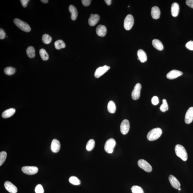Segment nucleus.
<instances>
[{
    "label": "nucleus",
    "mask_w": 193,
    "mask_h": 193,
    "mask_svg": "<svg viewBox=\"0 0 193 193\" xmlns=\"http://www.w3.org/2000/svg\"><path fill=\"white\" fill-rule=\"evenodd\" d=\"M138 164L139 167L147 172H150L152 171V168L151 166L146 160L143 159L139 160Z\"/></svg>",
    "instance_id": "nucleus-6"
},
{
    "label": "nucleus",
    "mask_w": 193,
    "mask_h": 193,
    "mask_svg": "<svg viewBox=\"0 0 193 193\" xmlns=\"http://www.w3.org/2000/svg\"><path fill=\"white\" fill-rule=\"evenodd\" d=\"M180 11V6L177 3H174L171 7V13L174 17L178 16Z\"/></svg>",
    "instance_id": "nucleus-19"
},
{
    "label": "nucleus",
    "mask_w": 193,
    "mask_h": 193,
    "mask_svg": "<svg viewBox=\"0 0 193 193\" xmlns=\"http://www.w3.org/2000/svg\"><path fill=\"white\" fill-rule=\"evenodd\" d=\"M132 193H144L142 188L138 186H133L131 188Z\"/></svg>",
    "instance_id": "nucleus-34"
},
{
    "label": "nucleus",
    "mask_w": 193,
    "mask_h": 193,
    "mask_svg": "<svg viewBox=\"0 0 193 193\" xmlns=\"http://www.w3.org/2000/svg\"><path fill=\"white\" fill-rule=\"evenodd\" d=\"M178 190H181V189L180 188H179L178 189Z\"/></svg>",
    "instance_id": "nucleus-44"
},
{
    "label": "nucleus",
    "mask_w": 193,
    "mask_h": 193,
    "mask_svg": "<svg viewBox=\"0 0 193 193\" xmlns=\"http://www.w3.org/2000/svg\"><path fill=\"white\" fill-rule=\"evenodd\" d=\"M160 110L163 112H164L168 110V105L166 99H164L162 100V104L160 106Z\"/></svg>",
    "instance_id": "nucleus-31"
},
{
    "label": "nucleus",
    "mask_w": 193,
    "mask_h": 193,
    "mask_svg": "<svg viewBox=\"0 0 193 193\" xmlns=\"http://www.w3.org/2000/svg\"><path fill=\"white\" fill-rule=\"evenodd\" d=\"M42 40L44 43L46 45L50 44L52 42V38L48 34H45L43 35Z\"/></svg>",
    "instance_id": "nucleus-28"
},
{
    "label": "nucleus",
    "mask_w": 193,
    "mask_h": 193,
    "mask_svg": "<svg viewBox=\"0 0 193 193\" xmlns=\"http://www.w3.org/2000/svg\"><path fill=\"white\" fill-rule=\"evenodd\" d=\"M69 12L71 13V18L72 20L75 21L77 18L78 13L76 7L73 5H71L69 8Z\"/></svg>",
    "instance_id": "nucleus-21"
},
{
    "label": "nucleus",
    "mask_w": 193,
    "mask_h": 193,
    "mask_svg": "<svg viewBox=\"0 0 193 193\" xmlns=\"http://www.w3.org/2000/svg\"><path fill=\"white\" fill-rule=\"evenodd\" d=\"M193 120V107H190L187 110L185 116L184 121L186 124H190Z\"/></svg>",
    "instance_id": "nucleus-11"
},
{
    "label": "nucleus",
    "mask_w": 193,
    "mask_h": 193,
    "mask_svg": "<svg viewBox=\"0 0 193 193\" xmlns=\"http://www.w3.org/2000/svg\"><path fill=\"white\" fill-rule=\"evenodd\" d=\"M96 32L97 35L101 37L105 36L107 33V28L104 25H99L96 28Z\"/></svg>",
    "instance_id": "nucleus-17"
},
{
    "label": "nucleus",
    "mask_w": 193,
    "mask_h": 193,
    "mask_svg": "<svg viewBox=\"0 0 193 193\" xmlns=\"http://www.w3.org/2000/svg\"><path fill=\"white\" fill-rule=\"evenodd\" d=\"M137 56L138 57V59L140 60L142 63H144L147 61V57L146 54L144 51L142 49H139L138 51Z\"/></svg>",
    "instance_id": "nucleus-20"
},
{
    "label": "nucleus",
    "mask_w": 193,
    "mask_h": 193,
    "mask_svg": "<svg viewBox=\"0 0 193 193\" xmlns=\"http://www.w3.org/2000/svg\"><path fill=\"white\" fill-rule=\"evenodd\" d=\"M152 103L154 105H156L159 103V99L157 96H154L152 98L151 100Z\"/></svg>",
    "instance_id": "nucleus-37"
},
{
    "label": "nucleus",
    "mask_w": 193,
    "mask_h": 193,
    "mask_svg": "<svg viewBox=\"0 0 193 193\" xmlns=\"http://www.w3.org/2000/svg\"><path fill=\"white\" fill-rule=\"evenodd\" d=\"M186 47L189 50L193 51V41H190L186 45Z\"/></svg>",
    "instance_id": "nucleus-36"
},
{
    "label": "nucleus",
    "mask_w": 193,
    "mask_h": 193,
    "mask_svg": "<svg viewBox=\"0 0 193 193\" xmlns=\"http://www.w3.org/2000/svg\"><path fill=\"white\" fill-rule=\"evenodd\" d=\"M21 3L23 7L25 8L27 5L28 3L29 2V0H21Z\"/></svg>",
    "instance_id": "nucleus-41"
},
{
    "label": "nucleus",
    "mask_w": 193,
    "mask_h": 193,
    "mask_svg": "<svg viewBox=\"0 0 193 193\" xmlns=\"http://www.w3.org/2000/svg\"><path fill=\"white\" fill-rule=\"evenodd\" d=\"M27 55L28 57L31 59L35 57V48L33 47L30 46L28 47L26 51Z\"/></svg>",
    "instance_id": "nucleus-25"
},
{
    "label": "nucleus",
    "mask_w": 193,
    "mask_h": 193,
    "mask_svg": "<svg viewBox=\"0 0 193 193\" xmlns=\"http://www.w3.org/2000/svg\"><path fill=\"white\" fill-rule=\"evenodd\" d=\"M100 17L97 14H91L89 19V23L91 26H94L98 23Z\"/></svg>",
    "instance_id": "nucleus-16"
},
{
    "label": "nucleus",
    "mask_w": 193,
    "mask_h": 193,
    "mask_svg": "<svg viewBox=\"0 0 193 193\" xmlns=\"http://www.w3.org/2000/svg\"><path fill=\"white\" fill-rule=\"evenodd\" d=\"M175 152L177 156L184 161H186L188 155L186 151L184 146L180 144H177L175 147Z\"/></svg>",
    "instance_id": "nucleus-2"
},
{
    "label": "nucleus",
    "mask_w": 193,
    "mask_h": 193,
    "mask_svg": "<svg viewBox=\"0 0 193 193\" xmlns=\"http://www.w3.org/2000/svg\"><path fill=\"white\" fill-rule=\"evenodd\" d=\"M104 1L107 5H111L112 2L111 0H105Z\"/></svg>",
    "instance_id": "nucleus-42"
},
{
    "label": "nucleus",
    "mask_w": 193,
    "mask_h": 193,
    "mask_svg": "<svg viewBox=\"0 0 193 193\" xmlns=\"http://www.w3.org/2000/svg\"><path fill=\"white\" fill-rule=\"evenodd\" d=\"M51 150L54 153L59 152L61 148V144L59 140L56 139H53L51 144Z\"/></svg>",
    "instance_id": "nucleus-13"
},
{
    "label": "nucleus",
    "mask_w": 193,
    "mask_h": 193,
    "mask_svg": "<svg viewBox=\"0 0 193 193\" xmlns=\"http://www.w3.org/2000/svg\"><path fill=\"white\" fill-rule=\"evenodd\" d=\"M162 131L160 128H156L150 130L147 135V138L150 141H153L159 138L162 134Z\"/></svg>",
    "instance_id": "nucleus-1"
},
{
    "label": "nucleus",
    "mask_w": 193,
    "mask_h": 193,
    "mask_svg": "<svg viewBox=\"0 0 193 193\" xmlns=\"http://www.w3.org/2000/svg\"><path fill=\"white\" fill-rule=\"evenodd\" d=\"M35 192L36 193H44V190L42 185L38 184L35 187Z\"/></svg>",
    "instance_id": "nucleus-35"
},
{
    "label": "nucleus",
    "mask_w": 193,
    "mask_h": 193,
    "mask_svg": "<svg viewBox=\"0 0 193 193\" xmlns=\"http://www.w3.org/2000/svg\"><path fill=\"white\" fill-rule=\"evenodd\" d=\"M69 182L72 184L75 185H79L81 184L80 180L77 177L71 176L69 178Z\"/></svg>",
    "instance_id": "nucleus-30"
},
{
    "label": "nucleus",
    "mask_w": 193,
    "mask_h": 193,
    "mask_svg": "<svg viewBox=\"0 0 193 193\" xmlns=\"http://www.w3.org/2000/svg\"><path fill=\"white\" fill-rule=\"evenodd\" d=\"M15 109L11 108L5 110L2 113V117L3 118H7L13 116L15 112Z\"/></svg>",
    "instance_id": "nucleus-22"
},
{
    "label": "nucleus",
    "mask_w": 193,
    "mask_h": 193,
    "mask_svg": "<svg viewBox=\"0 0 193 193\" xmlns=\"http://www.w3.org/2000/svg\"><path fill=\"white\" fill-rule=\"evenodd\" d=\"M153 46L159 51H162L164 49V45L158 39H154L152 42Z\"/></svg>",
    "instance_id": "nucleus-23"
},
{
    "label": "nucleus",
    "mask_w": 193,
    "mask_h": 193,
    "mask_svg": "<svg viewBox=\"0 0 193 193\" xmlns=\"http://www.w3.org/2000/svg\"><path fill=\"white\" fill-rule=\"evenodd\" d=\"M91 1L90 0H82V2L85 6L87 7L90 5Z\"/></svg>",
    "instance_id": "nucleus-38"
},
{
    "label": "nucleus",
    "mask_w": 193,
    "mask_h": 193,
    "mask_svg": "<svg viewBox=\"0 0 193 193\" xmlns=\"http://www.w3.org/2000/svg\"><path fill=\"white\" fill-rule=\"evenodd\" d=\"M107 109L109 112L114 113L116 111V106L114 102L110 100L109 101L107 106Z\"/></svg>",
    "instance_id": "nucleus-24"
},
{
    "label": "nucleus",
    "mask_w": 193,
    "mask_h": 193,
    "mask_svg": "<svg viewBox=\"0 0 193 193\" xmlns=\"http://www.w3.org/2000/svg\"><path fill=\"white\" fill-rule=\"evenodd\" d=\"M95 142L93 139H91L88 142L86 146V149L88 151H91L94 148Z\"/></svg>",
    "instance_id": "nucleus-27"
},
{
    "label": "nucleus",
    "mask_w": 193,
    "mask_h": 193,
    "mask_svg": "<svg viewBox=\"0 0 193 193\" xmlns=\"http://www.w3.org/2000/svg\"><path fill=\"white\" fill-rule=\"evenodd\" d=\"M5 31L2 28L0 29V39H5Z\"/></svg>",
    "instance_id": "nucleus-39"
},
{
    "label": "nucleus",
    "mask_w": 193,
    "mask_h": 193,
    "mask_svg": "<svg viewBox=\"0 0 193 193\" xmlns=\"http://www.w3.org/2000/svg\"><path fill=\"white\" fill-rule=\"evenodd\" d=\"M41 2L43 3H44L46 4L48 2V0H41Z\"/></svg>",
    "instance_id": "nucleus-43"
},
{
    "label": "nucleus",
    "mask_w": 193,
    "mask_h": 193,
    "mask_svg": "<svg viewBox=\"0 0 193 193\" xmlns=\"http://www.w3.org/2000/svg\"><path fill=\"white\" fill-rule=\"evenodd\" d=\"M14 22L18 28L24 32H29L31 31V28L29 25L21 19L15 18L14 20Z\"/></svg>",
    "instance_id": "nucleus-3"
},
{
    "label": "nucleus",
    "mask_w": 193,
    "mask_h": 193,
    "mask_svg": "<svg viewBox=\"0 0 193 193\" xmlns=\"http://www.w3.org/2000/svg\"><path fill=\"white\" fill-rule=\"evenodd\" d=\"M169 181L170 184L174 188L176 189H178L181 186L180 182L175 177L172 175H170L169 177Z\"/></svg>",
    "instance_id": "nucleus-14"
},
{
    "label": "nucleus",
    "mask_w": 193,
    "mask_h": 193,
    "mask_svg": "<svg viewBox=\"0 0 193 193\" xmlns=\"http://www.w3.org/2000/svg\"><path fill=\"white\" fill-rule=\"evenodd\" d=\"M23 172L28 175H33L38 172V169L37 167L25 166L22 167Z\"/></svg>",
    "instance_id": "nucleus-9"
},
{
    "label": "nucleus",
    "mask_w": 193,
    "mask_h": 193,
    "mask_svg": "<svg viewBox=\"0 0 193 193\" xmlns=\"http://www.w3.org/2000/svg\"><path fill=\"white\" fill-rule=\"evenodd\" d=\"M151 16L153 19H157L160 18L161 11L159 8L157 6L153 7L151 11Z\"/></svg>",
    "instance_id": "nucleus-18"
},
{
    "label": "nucleus",
    "mask_w": 193,
    "mask_h": 193,
    "mask_svg": "<svg viewBox=\"0 0 193 193\" xmlns=\"http://www.w3.org/2000/svg\"><path fill=\"white\" fill-rule=\"evenodd\" d=\"M39 54L42 59L44 61H47L49 59V55L45 49H41L39 51Z\"/></svg>",
    "instance_id": "nucleus-29"
},
{
    "label": "nucleus",
    "mask_w": 193,
    "mask_h": 193,
    "mask_svg": "<svg viewBox=\"0 0 193 193\" xmlns=\"http://www.w3.org/2000/svg\"><path fill=\"white\" fill-rule=\"evenodd\" d=\"M116 144V142L114 139H109L106 142L105 144L104 150L108 154H112L113 152Z\"/></svg>",
    "instance_id": "nucleus-4"
},
{
    "label": "nucleus",
    "mask_w": 193,
    "mask_h": 193,
    "mask_svg": "<svg viewBox=\"0 0 193 193\" xmlns=\"http://www.w3.org/2000/svg\"><path fill=\"white\" fill-rule=\"evenodd\" d=\"M7 157V153L5 151H2L0 152V166L4 164Z\"/></svg>",
    "instance_id": "nucleus-32"
},
{
    "label": "nucleus",
    "mask_w": 193,
    "mask_h": 193,
    "mask_svg": "<svg viewBox=\"0 0 193 193\" xmlns=\"http://www.w3.org/2000/svg\"><path fill=\"white\" fill-rule=\"evenodd\" d=\"M134 23V19L132 15H128L125 18L124 27L125 29L129 31L132 28Z\"/></svg>",
    "instance_id": "nucleus-5"
},
{
    "label": "nucleus",
    "mask_w": 193,
    "mask_h": 193,
    "mask_svg": "<svg viewBox=\"0 0 193 193\" xmlns=\"http://www.w3.org/2000/svg\"><path fill=\"white\" fill-rule=\"evenodd\" d=\"M5 189L10 193H17L18 189L16 186L9 181H6L5 183Z\"/></svg>",
    "instance_id": "nucleus-15"
},
{
    "label": "nucleus",
    "mask_w": 193,
    "mask_h": 193,
    "mask_svg": "<svg viewBox=\"0 0 193 193\" xmlns=\"http://www.w3.org/2000/svg\"><path fill=\"white\" fill-rule=\"evenodd\" d=\"M183 75L182 72L177 70H172L168 72L166 75L167 79H176L178 77Z\"/></svg>",
    "instance_id": "nucleus-12"
},
{
    "label": "nucleus",
    "mask_w": 193,
    "mask_h": 193,
    "mask_svg": "<svg viewBox=\"0 0 193 193\" xmlns=\"http://www.w3.org/2000/svg\"><path fill=\"white\" fill-rule=\"evenodd\" d=\"M130 128V124L129 120L126 119L122 121L120 126V130L122 134L125 135L128 132Z\"/></svg>",
    "instance_id": "nucleus-10"
},
{
    "label": "nucleus",
    "mask_w": 193,
    "mask_h": 193,
    "mask_svg": "<svg viewBox=\"0 0 193 193\" xmlns=\"http://www.w3.org/2000/svg\"><path fill=\"white\" fill-rule=\"evenodd\" d=\"M186 3L190 8H193V0H187L186 1Z\"/></svg>",
    "instance_id": "nucleus-40"
},
{
    "label": "nucleus",
    "mask_w": 193,
    "mask_h": 193,
    "mask_svg": "<svg viewBox=\"0 0 193 193\" xmlns=\"http://www.w3.org/2000/svg\"><path fill=\"white\" fill-rule=\"evenodd\" d=\"M141 89L142 86L140 83L136 84L132 93V97L133 100H137L140 98Z\"/></svg>",
    "instance_id": "nucleus-7"
},
{
    "label": "nucleus",
    "mask_w": 193,
    "mask_h": 193,
    "mask_svg": "<svg viewBox=\"0 0 193 193\" xmlns=\"http://www.w3.org/2000/svg\"><path fill=\"white\" fill-rule=\"evenodd\" d=\"M110 69V67L106 66V65L97 68L95 73V77L96 78H100Z\"/></svg>",
    "instance_id": "nucleus-8"
},
{
    "label": "nucleus",
    "mask_w": 193,
    "mask_h": 193,
    "mask_svg": "<svg viewBox=\"0 0 193 193\" xmlns=\"http://www.w3.org/2000/svg\"><path fill=\"white\" fill-rule=\"evenodd\" d=\"M4 72L6 75L11 76L13 75L15 72V69L12 67H7L4 69Z\"/></svg>",
    "instance_id": "nucleus-33"
},
{
    "label": "nucleus",
    "mask_w": 193,
    "mask_h": 193,
    "mask_svg": "<svg viewBox=\"0 0 193 193\" xmlns=\"http://www.w3.org/2000/svg\"><path fill=\"white\" fill-rule=\"evenodd\" d=\"M55 46L57 49L59 50L62 48H65L66 45L62 40H59L55 43Z\"/></svg>",
    "instance_id": "nucleus-26"
}]
</instances>
